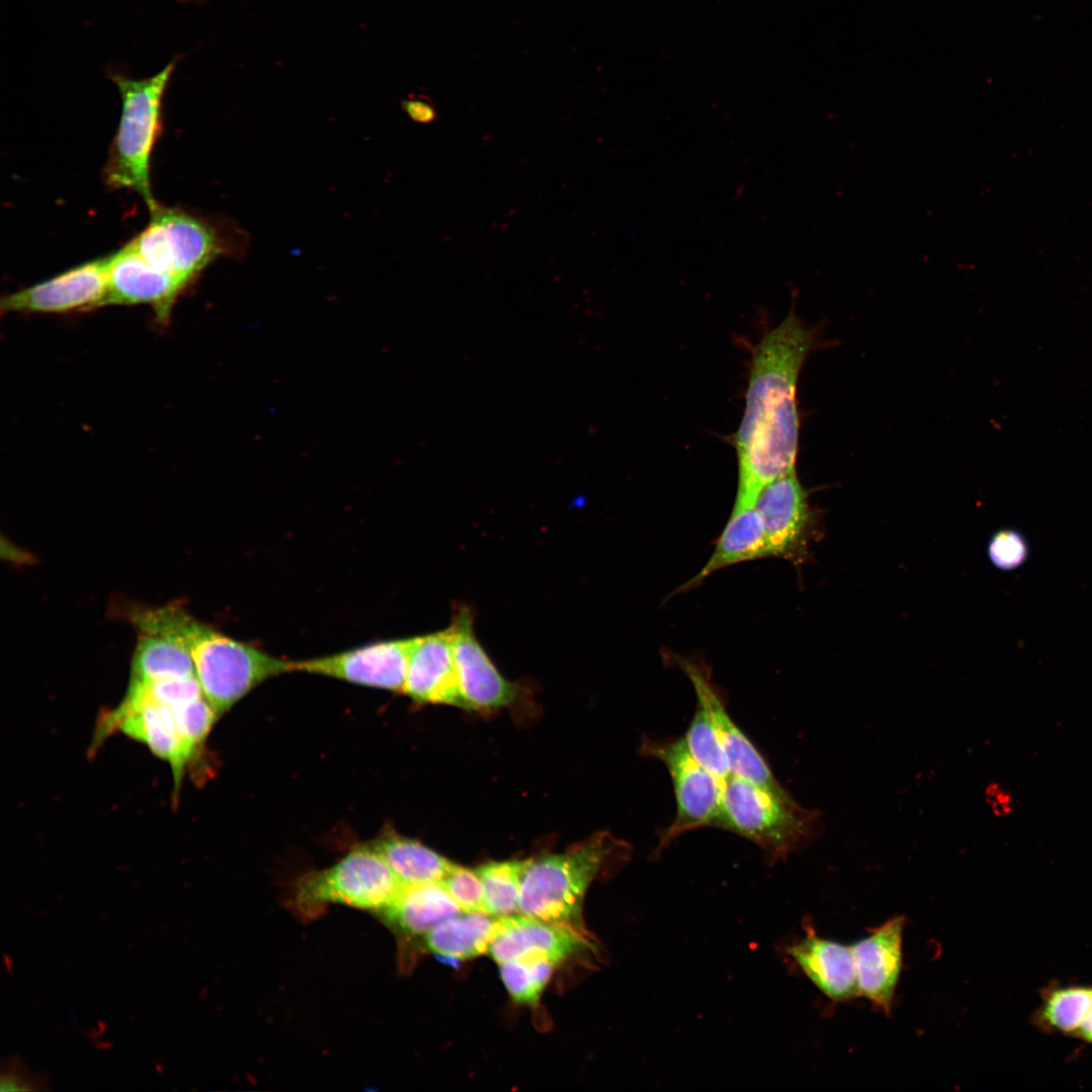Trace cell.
<instances>
[{
	"mask_svg": "<svg viewBox=\"0 0 1092 1092\" xmlns=\"http://www.w3.org/2000/svg\"><path fill=\"white\" fill-rule=\"evenodd\" d=\"M370 846L403 886L441 883L453 864L421 842L396 834H386Z\"/></svg>",
	"mask_w": 1092,
	"mask_h": 1092,
	"instance_id": "603a6c76",
	"label": "cell"
},
{
	"mask_svg": "<svg viewBox=\"0 0 1092 1092\" xmlns=\"http://www.w3.org/2000/svg\"><path fill=\"white\" fill-rule=\"evenodd\" d=\"M696 698V710L684 738L692 755L724 782L731 775L724 748L707 704Z\"/></svg>",
	"mask_w": 1092,
	"mask_h": 1092,
	"instance_id": "4316f807",
	"label": "cell"
},
{
	"mask_svg": "<svg viewBox=\"0 0 1092 1092\" xmlns=\"http://www.w3.org/2000/svg\"><path fill=\"white\" fill-rule=\"evenodd\" d=\"M755 508L762 519L768 557L786 559L795 565L803 563L819 534V521L796 471L767 484L760 491Z\"/></svg>",
	"mask_w": 1092,
	"mask_h": 1092,
	"instance_id": "9c48e42d",
	"label": "cell"
},
{
	"mask_svg": "<svg viewBox=\"0 0 1092 1092\" xmlns=\"http://www.w3.org/2000/svg\"><path fill=\"white\" fill-rule=\"evenodd\" d=\"M817 815L778 791L730 775L723 782L717 827L755 843L772 864L785 859L815 833Z\"/></svg>",
	"mask_w": 1092,
	"mask_h": 1092,
	"instance_id": "8992f818",
	"label": "cell"
},
{
	"mask_svg": "<svg viewBox=\"0 0 1092 1092\" xmlns=\"http://www.w3.org/2000/svg\"><path fill=\"white\" fill-rule=\"evenodd\" d=\"M1 1091H47L50 1076L30 1071L18 1056L4 1059L0 1071Z\"/></svg>",
	"mask_w": 1092,
	"mask_h": 1092,
	"instance_id": "1f68e13d",
	"label": "cell"
},
{
	"mask_svg": "<svg viewBox=\"0 0 1092 1092\" xmlns=\"http://www.w3.org/2000/svg\"><path fill=\"white\" fill-rule=\"evenodd\" d=\"M415 637L381 641L331 656L289 661V671L328 675L403 693Z\"/></svg>",
	"mask_w": 1092,
	"mask_h": 1092,
	"instance_id": "7c38bea8",
	"label": "cell"
},
{
	"mask_svg": "<svg viewBox=\"0 0 1092 1092\" xmlns=\"http://www.w3.org/2000/svg\"><path fill=\"white\" fill-rule=\"evenodd\" d=\"M473 623L471 607L454 605L450 627L464 709L488 711L507 706L516 700L519 688L499 673L477 639Z\"/></svg>",
	"mask_w": 1092,
	"mask_h": 1092,
	"instance_id": "8fae6325",
	"label": "cell"
},
{
	"mask_svg": "<svg viewBox=\"0 0 1092 1092\" xmlns=\"http://www.w3.org/2000/svg\"><path fill=\"white\" fill-rule=\"evenodd\" d=\"M789 957L820 992L834 1002L858 996L850 945L822 937L808 925L805 935L787 947Z\"/></svg>",
	"mask_w": 1092,
	"mask_h": 1092,
	"instance_id": "d6986e66",
	"label": "cell"
},
{
	"mask_svg": "<svg viewBox=\"0 0 1092 1092\" xmlns=\"http://www.w3.org/2000/svg\"><path fill=\"white\" fill-rule=\"evenodd\" d=\"M462 911L441 883L403 886L378 915L402 938H424L441 922Z\"/></svg>",
	"mask_w": 1092,
	"mask_h": 1092,
	"instance_id": "ffe728a7",
	"label": "cell"
},
{
	"mask_svg": "<svg viewBox=\"0 0 1092 1092\" xmlns=\"http://www.w3.org/2000/svg\"><path fill=\"white\" fill-rule=\"evenodd\" d=\"M639 752L665 765L675 797L674 818L659 835L654 852H661L687 832L717 825L723 781L692 755L684 737H645L641 741Z\"/></svg>",
	"mask_w": 1092,
	"mask_h": 1092,
	"instance_id": "ba28073f",
	"label": "cell"
},
{
	"mask_svg": "<svg viewBox=\"0 0 1092 1092\" xmlns=\"http://www.w3.org/2000/svg\"><path fill=\"white\" fill-rule=\"evenodd\" d=\"M140 741L172 769L175 792L180 788L186 765L195 753L186 745L177 729L171 707L127 695L112 711L99 720L95 742L113 731Z\"/></svg>",
	"mask_w": 1092,
	"mask_h": 1092,
	"instance_id": "30bf717a",
	"label": "cell"
},
{
	"mask_svg": "<svg viewBox=\"0 0 1092 1092\" xmlns=\"http://www.w3.org/2000/svg\"><path fill=\"white\" fill-rule=\"evenodd\" d=\"M179 734L196 754L218 715L204 696L171 707Z\"/></svg>",
	"mask_w": 1092,
	"mask_h": 1092,
	"instance_id": "f1b7e54d",
	"label": "cell"
},
{
	"mask_svg": "<svg viewBox=\"0 0 1092 1092\" xmlns=\"http://www.w3.org/2000/svg\"><path fill=\"white\" fill-rule=\"evenodd\" d=\"M596 949L587 933L523 914L497 917L488 953L498 964L545 960L555 965Z\"/></svg>",
	"mask_w": 1092,
	"mask_h": 1092,
	"instance_id": "4fadbf2b",
	"label": "cell"
},
{
	"mask_svg": "<svg viewBox=\"0 0 1092 1092\" xmlns=\"http://www.w3.org/2000/svg\"><path fill=\"white\" fill-rule=\"evenodd\" d=\"M441 884L462 912L486 913L483 887L476 870L453 863Z\"/></svg>",
	"mask_w": 1092,
	"mask_h": 1092,
	"instance_id": "f546056e",
	"label": "cell"
},
{
	"mask_svg": "<svg viewBox=\"0 0 1092 1092\" xmlns=\"http://www.w3.org/2000/svg\"><path fill=\"white\" fill-rule=\"evenodd\" d=\"M174 69L175 62H171L144 79L112 76L121 97V114L104 180L111 188L138 193L149 210L158 204L151 189V157L162 130L163 99Z\"/></svg>",
	"mask_w": 1092,
	"mask_h": 1092,
	"instance_id": "5b68a950",
	"label": "cell"
},
{
	"mask_svg": "<svg viewBox=\"0 0 1092 1092\" xmlns=\"http://www.w3.org/2000/svg\"><path fill=\"white\" fill-rule=\"evenodd\" d=\"M991 562L1002 570L1021 566L1028 556L1025 538L1015 530H1001L993 535L988 545Z\"/></svg>",
	"mask_w": 1092,
	"mask_h": 1092,
	"instance_id": "4dcf8cb0",
	"label": "cell"
},
{
	"mask_svg": "<svg viewBox=\"0 0 1092 1092\" xmlns=\"http://www.w3.org/2000/svg\"><path fill=\"white\" fill-rule=\"evenodd\" d=\"M150 212L129 243L150 265L187 286L214 260L247 254L250 236L234 219L159 203Z\"/></svg>",
	"mask_w": 1092,
	"mask_h": 1092,
	"instance_id": "277c9868",
	"label": "cell"
},
{
	"mask_svg": "<svg viewBox=\"0 0 1092 1092\" xmlns=\"http://www.w3.org/2000/svg\"><path fill=\"white\" fill-rule=\"evenodd\" d=\"M106 294L107 255L7 294L1 300V309L8 312H69L104 306Z\"/></svg>",
	"mask_w": 1092,
	"mask_h": 1092,
	"instance_id": "5bb4252c",
	"label": "cell"
},
{
	"mask_svg": "<svg viewBox=\"0 0 1092 1092\" xmlns=\"http://www.w3.org/2000/svg\"><path fill=\"white\" fill-rule=\"evenodd\" d=\"M672 663L686 673L699 697L707 704L724 748L730 774L769 789L785 788L776 779L766 759L730 717L710 670L694 658L670 655Z\"/></svg>",
	"mask_w": 1092,
	"mask_h": 1092,
	"instance_id": "9a60e30c",
	"label": "cell"
},
{
	"mask_svg": "<svg viewBox=\"0 0 1092 1092\" xmlns=\"http://www.w3.org/2000/svg\"><path fill=\"white\" fill-rule=\"evenodd\" d=\"M187 287L176 277L150 265L128 242L107 255L105 305H151L161 321L169 317L178 295Z\"/></svg>",
	"mask_w": 1092,
	"mask_h": 1092,
	"instance_id": "e0dca14e",
	"label": "cell"
},
{
	"mask_svg": "<svg viewBox=\"0 0 1092 1092\" xmlns=\"http://www.w3.org/2000/svg\"><path fill=\"white\" fill-rule=\"evenodd\" d=\"M1091 1007L1092 985L1051 984L1031 1020L1044 1033L1074 1038Z\"/></svg>",
	"mask_w": 1092,
	"mask_h": 1092,
	"instance_id": "cb8c5ba5",
	"label": "cell"
},
{
	"mask_svg": "<svg viewBox=\"0 0 1092 1092\" xmlns=\"http://www.w3.org/2000/svg\"><path fill=\"white\" fill-rule=\"evenodd\" d=\"M497 917L484 912H461L441 922L425 937L431 952L458 960L488 953Z\"/></svg>",
	"mask_w": 1092,
	"mask_h": 1092,
	"instance_id": "7402d4cb",
	"label": "cell"
},
{
	"mask_svg": "<svg viewBox=\"0 0 1092 1092\" xmlns=\"http://www.w3.org/2000/svg\"><path fill=\"white\" fill-rule=\"evenodd\" d=\"M905 918L895 916L850 945L858 996L889 1013L903 966Z\"/></svg>",
	"mask_w": 1092,
	"mask_h": 1092,
	"instance_id": "2e32d148",
	"label": "cell"
},
{
	"mask_svg": "<svg viewBox=\"0 0 1092 1092\" xmlns=\"http://www.w3.org/2000/svg\"><path fill=\"white\" fill-rule=\"evenodd\" d=\"M988 801L998 816H1007L1014 809L1012 794L998 784L989 786L987 790Z\"/></svg>",
	"mask_w": 1092,
	"mask_h": 1092,
	"instance_id": "d6a6232c",
	"label": "cell"
},
{
	"mask_svg": "<svg viewBox=\"0 0 1092 1092\" xmlns=\"http://www.w3.org/2000/svg\"><path fill=\"white\" fill-rule=\"evenodd\" d=\"M402 887L381 855L364 845L328 869L302 876L293 888L291 905L306 917L314 916L329 904L379 914Z\"/></svg>",
	"mask_w": 1092,
	"mask_h": 1092,
	"instance_id": "52a82bcc",
	"label": "cell"
},
{
	"mask_svg": "<svg viewBox=\"0 0 1092 1092\" xmlns=\"http://www.w3.org/2000/svg\"><path fill=\"white\" fill-rule=\"evenodd\" d=\"M815 332L794 309L754 347L744 414L735 437L734 508L753 507L770 482L795 471L799 443L797 383Z\"/></svg>",
	"mask_w": 1092,
	"mask_h": 1092,
	"instance_id": "6da1fadb",
	"label": "cell"
},
{
	"mask_svg": "<svg viewBox=\"0 0 1092 1092\" xmlns=\"http://www.w3.org/2000/svg\"><path fill=\"white\" fill-rule=\"evenodd\" d=\"M406 114L417 122H431L436 118V110L433 105L422 99H410L403 102Z\"/></svg>",
	"mask_w": 1092,
	"mask_h": 1092,
	"instance_id": "836d02e7",
	"label": "cell"
},
{
	"mask_svg": "<svg viewBox=\"0 0 1092 1092\" xmlns=\"http://www.w3.org/2000/svg\"><path fill=\"white\" fill-rule=\"evenodd\" d=\"M134 622L142 633L166 636L189 651L203 695L218 716L265 679L289 671V661L232 639L179 607L139 613Z\"/></svg>",
	"mask_w": 1092,
	"mask_h": 1092,
	"instance_id": "7a4b0ae2",
	"label": "cell"
},
{
	"mask_svg": "<svg viewBox=\"0 0 1092 1092\" xmlns=\"http://www.w3.org/2000/svg\"><path fill=\"white\" fill-rule=\"evenodd\" d=\"M195 675L189 651L179 642L159 634L142 633L131 665L129 682Z\"/></svg>",
	"mask_w": 1092,
	"mask_h": 1092,
	"instance_id": "d4e9b609",
	"label": "cell"
},
{
	"mask_svg": "<svg viewBox=\"0 0 1092 1092\" xmlns=\"http://www.w3.org/2000/svg\"><path fill=\"white\" fill-rule=\"evenodd\" d=\"M555 964L545 960L514 961L499 965L502 980L512 998L523 1004L538 1002Z\"/></svg>",
	"mask_w": 1092,
	"mask_h": 1092,
	"instance_id": "83f0119b",
	"label": "cell"
},
{
	"mask_svg": "<svg viewBox=\"0 0 1092 1092\" xmlns=\"http://www.w3.org/2000/svg\"><path fill=\"white\" fill-rule=\"evenodd\" d=\"M1074 1038L1086 1044L1092 1045V1007L1087 1013Z\"/></svg>",
	"mask_w": 1092,
	"mask_h": 1092,
	"instance_id": "e575fe53",
	"label": "cell"
},
{
	"mask_svg": "<svg viewBox=\"0 0 1092 1092\" xmlns=\"http://www.w3.org/2000/svg\"><path fill=\"white\" fill-rule=\"evenodd\" d=\"M630 854L628 843L608 832H599L563 853L525 860L520 914L586 933L581 908L588 887Z\"/></svg>",
	"mask_w": 1092,
	"mask_h": 1092,
	"instance_id": "3957f363",
	"label": "cell"
},
{
	"mask_svg": "<svg viewBox=\"0 0 1092 1092\" xmlns=\"http://www.w3.org/2000/svg\"><path fill=\"white\" fill-rule=\"evenodd\" d=\"M768 557L762 519L755 508H734L716 542L712 555L703 567L677 592L692 589L716 571L738 564Z\"/></svg>",
	"mask_w": 1092,
	"mask_h": 1092,
	"instance_id": "44dd1931",
	"label": "cell"
},
{
	"mask_svg": "<svg viewBox=\"0 0 1092 1092\" xmlns=\"http://www.w3.org/2000/svg\"><path fill=\"white\" fill-rule=\"evenodd\" d=\"M403 693L419 703L464 708L450 626L415 637Z\"/></svg>",
	"mask_w": 1092,
	"mask_h": 1092,
	"instance_id": "ac0fdd59",
	"label": "cell"
},
{
	"mask_svg": "<svg viewBox=\"0 0 1092 1092\" xmlns=\"http://www.w3.org/2000/svg\"><path fill=\"white\" fill-rule=\"evenodd\" d=\"M525 860L492 861L476 869L486 913L494 917L520 914L519 900Z\"/></svg>",
	"mask_w": 1092,
	"mask_h": 1092,
	"instance_id": "484cf974",
	"label": "cell"
}]
</instances>
